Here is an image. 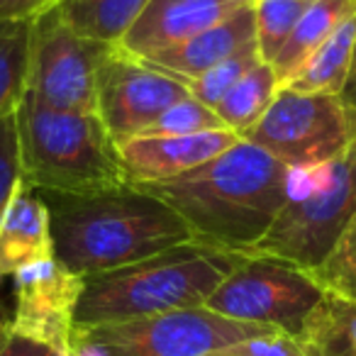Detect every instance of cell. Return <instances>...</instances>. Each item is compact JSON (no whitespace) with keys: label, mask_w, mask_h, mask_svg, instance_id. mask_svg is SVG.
<instances>
[{"label":"cell","mask_w":356,"mask_h":356,"mask_svg":"<svg viewBox=\"0 0 356 356\" xmlns=\"http://www.w3.org/2000/svg\"><path fill=\"white\" fill-rule=\"evenodd\" d=\"M229 129H213L200 134H147L120 144L124 176L129 186L154 184L181 176L239 142Z\"/></svg>","instance_id":"4fadbf2b"},{"label":"cell","mask_w":356,"mask_h":356,"mask_svg":"<svg viewBox=\"0 0 356 356\" xmlns=\"http://www.w3.org/2000/svg\"><path fill=\"white\" fill-rule=\"evenodd\" d=\"M110 49L76 35L56 8L44 13L30 27L25 93L51 110L98 113V69Z\"/></svg>","instance_id":"9c48e42d"},{"label":"cell","mask_w":356,"mask_h":356,"mask_svg":"<svg viewBox=\"0 0 356 356\" xmlns=\"http://www.w3.org/2000/svg\"><path fill=\"white\" fill-rule=\"evenodd\" d=\"M252 3L254 0H149L118 49L137 61H147L210 30Z\"/></svg>","instance_id":"7c38bea8"},{"label":"cell","mask_w":356,"mask_h":356,"mask_svg":"<svg viewBox=\"0 0 356 356\" xmlns=\"http://www.w3.org/2000/svg\"><path fill=\"white\" fill-rule=\"evenodd\" d=\"M341 103L346 108H351L356 113V37H354V49H351V64H349V74H346L344 88L339 93Z\"/></svg>","instance_id":"f546056e"},{"label":"cell","mask_w":356,"mask_h":356,"mask_svg":"<svg viewBox=\"0 0 356 356\" xmlns=\"http://www.w3.org/2000/svg\"><path fill=\"white\" fill-rule=\"evenodd\" d=\"M61 0H0V22H35Z\"/></svg>","instance_id":"83f0119b"},{"label":"cell","mask_w":356,"mask_h":356,"mask_svg":"<svg viewBox=\"0 0 356 356\" xmlns=\"http://www.w3.org/2000/svg\"><path fill=\"white\" fill-rule=\"evenodd\" d=\"M293 171L261 147L239 139L227 152L181 173L137 186L176 210L195 242L247 254L276 222Z\"/></svg>","instance_id":"6da1fadb"},{"label":"cell","mask_w":356,"mask_h":356,"mask_svg":"<svg viewBox=\"0 0 356 356\" xmlns=\"http://www.w3.org/2000/svg\"><path fill=\"white\" fill-rule=\"evenodd\" d=\"M213 356H310L300 339L283 332H268V334L254 337V339L239 341L234 346L218 351Z\"/></svg>","instance_id":"4316f807"},{"label":"cell","mask_w":356,"mask_h":356,"mask_svg":"<svg viewBox=\"0 0 356 356\" xmlns=\"http://www.w3.org/2000/svg\"><path fill=\"white\" fill-rule=\"evenodd\" d=\"M356 17V0H312L302 17L298 20L286 47L271 61L281 88L298 74L302 64L312 56L317 47H322L344 22Z\"/></svg>","instance_id":"2e32d148"},{"label":"cell","mask_w":356,"mask_h":356,"mask_svg":"<svg viewBox=\"0 0 356 356\" xmlns=\"http://www.w3.org/2000/svg\"><path fill=\"white\" fill-rule=\"evenodd\" d=\"M259 61H261L259 49H257V44H252L239 51V54L220 61L218 66L205 71L198 79L184 81V86H186V90H188V95H193L195 100H200V103L208 105V108H215V105L242 81V76L247 74V71H252Z\"/></svg>","instance_id":"cb8c5ba5"},{"label":"cell","mask_w":356,"mask_h":356,"mask_svg":"<svg viewBox=\"0 0 356 356\" xmlns=\"http://www.w3.org/2000/svg\"><path fill=\"white\" fill-rule=\"evenodd\" d=\"M66 356H108L105 354L103 346L98 344H90V341L81 339V337H74V346Z\"/></svg>","instance_id":"4dcf8cb0"},{"label":"cell","mask_w":356,"mask_h":356,"mask_svg":"<svg viewBox=\"0 0 356 356\" xmlns=\"http://www.w3.org/2000/svg\"><path fill=\"white\" fill-rule=\"evenodd\" d=\"M356 213V142L332 161L293 171L291 195L276 222L244 257L288 261L315 271Z\"/></svg>","instance_id":"5b68a950"},{"label":"cell","mask_w":356,"mask_h":356,"mask_svg":"<svg viewBox=\"0 0 356 356\" xmlns=\"http://www.w3.org/2000/svg\"><path fill=\"white\" fill-rule=\"evenodd\" d=\"M17 110V108H15ZM0 115V220L6 215L8 205L13 203L20 191L22 161H20V134H17V113Z\"/></svg>","instance_id":"484cf974"},{"label":"cell","mask_w":356,"mask_h":356,"mask_svg":"<svg viewBox=\"0 0 356 356\" xmlns=\"http://www.w3.org/2000/svg\"><path fill=\"white\" fill-rule=\"evenodd\" d=\"M8 332H10V320L0 312V344H3V339L8 337Z\"/></svg>","instance_id":"1f68e13d"},{"label":"cell","mask_w":356,"mask_h":356,"mask_svg":"<svg viewBox=\"0 0 356 356\" xmlns=\"http://www.w3.org/2000/svg\"><path fill=\"white\" fill-rule=\"evenodd\" d=\"M356 37V17L339 27L312 56L298 69V74L283 88L305 95H339L351 64V49Z\"/></svg>","instance_id":"ac0fdd59"},{"label":"cell","mask_w":356,"mask_h":356,"mask_svg":"<svg viewBox=\"0 0 356 356\" xmlns=\"http://www.w3.org/2000/svg\"><path fill=\"white\" fill-rule=\"evenodd\" d=\"M325 288L310 271L268 257H244L205 300V307L229 320L300 337Z\"/></svg>","instance_id":"8992f818"},{"label":"cell","mask_w":356,"mask_h":356,"mask_svg":"<svg viewBox=\"0 0 356 356\" xmlns=\"http://www.w3.org/2000/svg\"><path fill=\"white\" fill-rule=\"evenodd\" d=\"M147 3L149 0H61L56 13L79 37L118 47Z\"/></svg>","instance_id":"e0dca14e"},{"label":"cell","mask_w":356,"mask_h":356,"mask_svg":"<svg viewBox=\"0 0 356 356\" xmlns=\"http://www.w3.org/2000/svg\"><path fill=\"white\" fill-rule=\"evenodd\" d=\"M244 254L188 242L161 254L83 278L76 330L203 307Z\"/></svg>","instance_id":"3957f363"},{"label":"cell","mask_w":356,"mask_h":356,"mask_svg":"<svg viewBox=\"0 0 356 356\" xmlns=\"http://www.w3.org/2000/svg\"><path fill=\"white\" fill-rule=\"evenodd\" d=\"M310 3L312 0H254L257 49L261 61L271 64L276 59Z\"/></svg>","instance_id":"7402d4cb"},{"label":"cell","mask_w":356,"mask_h":356,"mask_svg":"<svg viewBox=\"0 0 356 356\" xmlns=\"http://www.w3.org/2000/svg\"><path fill=\"white\" fill-rule=\"evenodd\" d=\"M312 278L330 296L356 300V213L341 229L327 259L312 271Z\"/></svg>","instance_id":"603a6c76"},{"label":"cell","mask_w":356,"mask_h":356,"mask_svg":"<svg viewBox=\"0 0 356 356\" xmlns=\"http://www.w3.org/2000/svg\"><path fill=\"white\" fill-rule=\"evenodd\" d=\"M296 339L310 356H356V300L327 293Z\"/></svg>","instance_id":"d6986e66"},{"label":"cell","mask_w":356,"mask_h":356,"mask_svg":"<svg viewBox=\"0 0 356 356\" xmlns=\"http://www.w3.org/2000/svg\"><path fill=\"white\" fill-rule=\"evenodd\" d=\"M242 139L261 147L291 171L322 166L356 142V113L339 95L281 88L271 108Z\"/></svg>","instance_id":"52a82bcc"},{"label":"cell","mask_w":356,"mask_h":356,"mask_svg":"<svg viewBox=\"0 0 356 356\" xmlns=\"http://www.w3.org/2000/svg\"><path fill=\"white\" fill-rule=\"evenodd\" d=\"M186 95L188 90L181 81L122 54L118 47H113L100 61L95 86L98 118L118 147L142 137Z\"/></svg>","instance_id":"30bf717a"},{"label":"cell","mask_w":356,"mask_h":356,"mask_svg":"<svg viewBox=\"0 0 356 356\" xmlns=\"http://www.w3.org/2000/svg\"><path fill=\"white\" fill-rule=\"evenodd\" d=\"M40 198L49 210L56 261L81 278L195 242L176 210L137 186L86 195L40 193Z\"/></svg>","instance_id":"7a4b0ae2"},{"label":"cell","mask_w":356,"mask_h":356,"mask_svg":"<svg viewBox=\"0 0 356 356\" xmlns=\"http://www.w3.org/2000/svg\"><path fill=\"white\" fill-rule=\"evenodd\" d=\"M278 90H281V83H278L273 69L266 61H259L213 110L229 132L244 137L266 115Z\"/></svg>","instance_id":"ffe728a7"},{"label":"cell","mask_w":356,"mask_h":356,"mask_svg":"<svg viewBox=\"0 0 356 356\" xmlns=\"http://www.w3.org/2000/svg\"><path fill=\"white\" fill-rule=\"evenodd\" d=\"M213 129H227L222 120L218 118L213 108L195 100L193 95H186L178 103H173L142 137L147 134H200Z\"/></svg>","instance_id":"d4e9b609"},{"label":"cell","mask_w":356,"mask_h":356,"mask_svg":"<svg viewBox=\"0 0 356 356\" xmlns=\"http://www.w3.org/2000/svg\"><path fill=\"white\" fill-rule=\"evenodd\" d=\"M268 332L273 330L229 320L203 305L86 327L76 337L103 346L108 356H213Z\"/></svg>","instance_id":"ba28073f"},{"label":"cell","mask_w":356,"mask_h":356,"mask_svg":"<svg viewBox=\"0 0 356 356\" xmlns=\"http://www.w3.org/2000/svg\"><path fill=\"white\" fill-rule=\"evenodd\" d=\"M0 356H61L59 351H54L51 346L42 344V341L27 339L15 332H8V337L0 344Z\"/></svg>","instance_id":"f1b7e54d"},{"label":"cell","mask_w":356,"mask_h":356,"mask_svg":"<svg viewBox=\"0 0 356 356\" xmlns=\"http://www.w3.org/2000/svg\"><path fill=\"white\" fill-rule=\"evenodd\" d=\"M257 44V22H254V3L244 10L234 13L232 17L218 22L210 30L191 37L184 44L156 54L142 64L173 76L176 81H191L203 76L220 61L239 54L247 47Z\"/></svg>","instance_id":"5bb4252c"},{"label":"cell","mask_w":356,"mask_h":356,"mask_svg":"<svg viewBox=\"0 0 356 356\" xmlns=\"http://www.w3.org/2000/svg\"><path fill=\"white\" fill-rule=\"evenodd\" d=\"M32 22H0V115L20 105L27 81Z\"/></svg>","instance_id":"44dd1931"},{"label":"cell","mask_w":356,"mask_h":356,"mask_svg":"<svg viewBox=\"0 0 356 356\" xmlns=\"http://www.w3.org/2000/svg\"><path fill=\"white\" fill-rule=\"evenodd\" d=\"M15 278V315L10 330L27 339L42 341L66 356L76 337V307L83 291V278L64 264L49 261L20 271Z\"/></svg>","instance_id":"8fae6325"},{"label":"cell","mask_w":356,"mask_h":356,"mask_svg":"<svg viewBox=\"0 0 356 356\" xmlns=\"http://www.w3.org/2000/svg\"><path fill=\"white\" fill-rule=\"evenodd\" d=\"M22 181L40 193L86 195L124 188L120 147L98 113H64L22 95L17 105Z\"/></svg>","instance_id":"277c9868"},{"label":"cell","mask_w":356,"mask_h":356,"mask_svg":"<svg viewBox=\"0 0 356 356\" xmlns=\"http://www.w3.org/2000/svg\"><path fill=\"white\" fill-rule=\"evenodd\" d=\"M54 259L49 210L35 188L20 186L0 220V278Z\"/></svg>","instance_id":"9a60e30c"}]
</instances>
